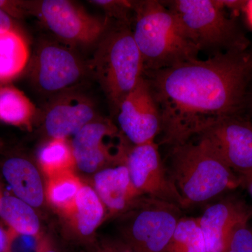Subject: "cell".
I'll list each match as a JSON object with an SVG mask.
<instances>
[{
  "mask_svg": "<svg viewBox=\"0 0 252 252\" xmlns=\"http://www.w3.org/2000/svg\"><path fill=\"white\" fill-rule=\"evenodd\" d=\"M160 117L162 143H185L221 119L243 114L252 49L233 50L144 72Z\"/></svg>",
  "mask_w": 252,
  "mask_h": 252,
  "instance_id": "obj_1",
  "label": "cell"
},
{
  "mask_svg": "<svg viewBox=\"0 0 252 252\" xmlns=\"http://www.w3.org/2000/svg\"><path fill=\"white\" fill-rule=\"evenodd\" d=\"M132 32L143 61L144 72L198 59V47L162 1H135Z\"/></svg>",
  "mask_w": 252,
  "mask_h": 252,
  "instance_id": "obj_2",
  "label": "cell"
},
{
  "mask_svg": "<svg viewBox=\"0 0 252 252\" xmlns=\"http://www.w3.org/2000/svg\"><path fill=\"white\" fill-rule=\"evenodd\" d=\"M170 160L167 172L185 208L209 201L241 185L240 176L202 139L173 146Z\"/></svg>",
  "mask_w": 252,
  "mask_h": 252,
  "instance_id": "obj_3",
  "label": "cell"
},
{
  "mask_svg": "<svg viewBox=\"0 0 252 252\" xmlns=\"http://www.w3.org/2000/svg\"><path fill=\"white\" fill-rule=\"evenodd\" d=\"M96 47L89 69L117 114L123 100L143 77L142 56L132 30L126 25L112 26Z\"/></svg>",
  "mask_w": 252,
  "mask_h": 252,
  "instance_id": "obj_4",
  "label": "cell"
},
{
  "mask_svg": "<svg viewBox=\"0 0 252 252\" xmlns=\"http://www.w3.org/2000/svg\"><path fill=\"white\" fill-rule=\"evenodd\" d=\"M178 18L199 51L226 52L250 47L235 18L218 0L162 1Z\"/></svg>",
  "mask_w": 252,
  "mask_h": 252,
  "instance_id": "obj_5",
  "label": "cell"
},
{
  "mask_svg": "<svg viewBox=\"0 0 252 252\" xmlns=\"http://www.w3.org/2000/svg\"><path fill=\"white\" fill-rule=\"evenodd\" d=\"M122 215V239L135 252H166L182 217L180 207L147 196Z\"/></svg>",
  "mask_w": 252,
  "mask_h": 252,
  "instance_id": "obj_6",
  "label": "cell"
},
{
  "mask_svg": "<svg viewBox=\"0 0 252 252\" xmlns=\"http://www.w3.org/2000/svg\"><path fill=\"white\" fill-rule=\"evenodd\" d=\"M28 9L38 14L49 31L61 41L72 46H97L112 26L109 18L89 14L67 0L28 2Z\"/></svg>",
  "mask_w": 252,
  "mask_h": 252,
  "instance_id": "obj_7",
  "label": "cell"
},
{
  "mask_svg": "<svg viewBox=\"0 0 252 252\" xmlns=\"http://www.w3.org/2000/svg\"><path fill=\"white\" fill-rule=\"evenodd\" d=\"M122 135L110 121L95 120L84 126L72 137L70 145L75 159L76 167L86 173H96L106 167L125 162L128 146L126 137L114 147L109 140Z\"/></svg>",
  "mask_w": 252,
  "mask_h": 252,
  "instance_id": "obj_8",
  "label": "cell"
},
{
  "mask_svg": "<svg viewBox=\"0 0 252 252\" xmlns=\"http://www.w3.org/2000/svg\"><path fill=\"white\" fill-rule=\"evenodd\" d=\"M125 163L132 183L142 195L185 208L155 141L129 147Z\"/></svg>",
  "mask_w": 252,
  "mask_h": 252,
  "instance_id": "obj_9",
  "label": "cell"
},
{
  "mask_svg": "<svg viewBox=\"0 0 252 252\" xmlns=\"http://www.w3.org/2000/svg\"><path fill=\"white\" fill-rule=\"evenodd\" d=\"M242 115L221 119L196 137L239 176L252 172V123Z\"/></svg>",
  "mask_w": 252,
  "mask_h": 252,
  "instance_id": "obj_10",
  "label": "cell"
},
{
  "mask_svg": "<svg viewBox=\"0 0 252 252\" xmlns=\"http://www.w3.org/2000/svg\"><path fill=\"white\" fill-rule=\"evenodd\" d=\"M117 114L121 132L134 145L155 141L160 133V113L144 76L123 100Z\"/></svg>",
  "mask_w": 252,
  "mask_h": 252,
  "instance_id": "obj_11",
  "label": "cell"
},
{
  "mask_svg": "<svg viewBox=\"0 0 252 252\" xmlns=\"http://www.w3.org/2000/svg\"><path fill=\"white\" fill-rule=\"evenodd\" d=\"M85 69L71 50L48 43L36 51L32 65V77L41 91L54 94L77 84Z\"/></svg>",
  "mask_w": 252,
  "mask_h": 252,
  "instance_id": "obj_12",
  "label": "cell"
},
{
  "mask_svg": "<svg viewBox=\"0 0 252 252\" xmlns=\"http://www.w3.org/2000/svg\"><path fill=\"white\" fill-rule=\"evenodd\" d=\"M93 188L109 217L124 215L144 196L132 183L125 162L96 172Z\"/></svg>",
  "mask_w": 252,
  "mask_h": 252,
  "instance_id": "obj_13",
  "label": "cell"
},
{
  "mask_svg": "<svg viewBox=\"0 0 252 252\" xmlns=\"http://www.w3.org/2000/svg\"><path fill=\"white\" fill-rule=\"evenodd\" d=\"M96 119L94 105L89 100L66 95L50 105L44 117V127L51 139L67 140Z\"/></svg>",
  "mask_w": 252,
  "mask_h": 252,
  "instance_id": "obj_14",
  "label": "cell"
},
{
  "mask_svg": "<svg viewBox=\"0 0 252 252\" xmlns=\"http://www.w3.org/2000/svg\"><path fill=\"white\" fill-rule=\"evenodd\" d=\"M252 212L243 203L234 200H223L207 207L196 218L209 252H223L225 238L240 220H250Z\"/></svg>",
  "mask_w": 252,
  "mask_h": 252,
  "instance_id": "obj_15",
  "label": "cell"
},
{
  "mask_svg": "<svg viewBox=\"0 0 252 252\" xmlns=\"http://www.w3.org/2000/svg\"><path fill=\"white\" fill-rule=\"evenodd\" d=\"M1 173L15 196L34 208L42 205L45 189L37 168L30 160L10 157L2 164Z\"/></svg>",
  "mask_w": 252,
  "mask_h": 252,
  "instance_id": "obj_16",
  "label": "cell"
},
{
  "mask_svg": "<svg viewBox=\"0 0 252 252\" xmlns=\"http://www.w3.org/2000/svg\"><path fill=\"white\" fill-rule=\"evenodd\" d=\"M107 217L104 204L91 186L84 184L79 191L74 210L67 220L73 236L78 241L92 243L94 232Z\"/></svg>",
  "mask_w": 252,
  "mask_h": 252,
  "instance_id": "obj_17",
  "label": "cell"
},
{
  "mask_svg": "<svg viewBox=\"0 0 252 252\" xmlns=\"http://www.w3.org/2000/svg\"><path fill=\"white\" fill-rule=\"evenodd\" d=\"M29 55L27 42L17 29L0 32V83L18 77L27 65Z\"/></svg>",
  "mask_w": 252,
  "mask_h": 252,
  "instance_id": "obj_18",
  "label": "cell"
},
{
  "mask_svg": "<svg viewBox=\"0 0 252 252\" xmlns=\"http://www.w3.org/2000/svg\"><path fill=\"white\" fill-rule=\"evenodd\" d=\"M35 114V106L24 93L14 86H0V121L30 128Z\"/></svg>",
  "mask_w": 252,
  "mask_h": 252,
  "instance_id": "obj_19",
  "label": "cell"
},
{
  "mask_svg": "<svg viewBox=\"0 0 252 252\" xmlns=\"http://www.w3.org/2000/svg\"><path fill=\"white\" fill-rule=\"evenodd\" d=\"M0 219L8 228L26 235L40 234V220L34 207L15 195H3Z\"/></svg>",
  "mask_w": 252,
  "mask_h": 252,
  "instance_id": "obj_20",
  "label": "cell"
},
{
  "mask_svg": "<svg viewBox=\"0 0 252 252\" xmlns=\"http://www.w3.org/2000/svg\"><path fill=\"white\" fill-rule=\"evenodd\" d=\"M84 184L74 171L47 179L45 197L61 216L67 219L75 206L78 195Z\"/></svg>",
  "mask_w": 252,
  "mask_h": 252,
  "instance_id": "obj_21",
  "label": "cell"
},
{
  "mask_svg": "<svg viewBox=\"0 0 252 252\" xmlns=\"http://www.w3.org/2000/svg\"><path fill=\"white\" fill-rule=\"evenodd\" d=\"M38 162L46 178L74 171L75 159L70 144L64 139H51L38 154Z\"/></svg>",
  "mask_w": 252,
  "mask_h": 252,
  "instance_id": "obj_22",
  "label": "cell"
},
{
  "mask_svg": "<svg viewBox=\"0 0 252 252\" xmlns=\"http://www.w3.org/2000/svg\"><path fill=\"white\" fill-rule=\"evenodd\" d=\"M166 252H209L196 218H181Z\"/></svg>",
  "mask_w": 252,
  "mask_h": 252,
  "instance_id": "obj_23",
  "label": "cell"
},
{
  "mask_svg": "<svg viewBox=\"0 0 252 252\" xmlns=\"http://www.w3.org/2000/svg\"><path fill=\"white\" fill-rule=\"evenodd\" d=\"M249 220H240L230 228L223 252H252V226Z\"/></svg>",
  "mask_w": 252,
  "mask_h": 252,
  "instance_id": "obj_24",
  "label": "cell"
},
{
  "mask_svg": "<svg viewBox=\"0 0 252 252\" xmlns=\"http://www.w3.org/2000/svg\"><path fill=\"white\" fill-rule=\"evenodd\" d=\"M94 5L99 6L105 11L106 17L115 19L118 24L129 26L131 15L135 13V1L125 0H97L91 1Z\"/></svg>",
  "mask_w": 252,
  "mask_h": 252,
  "instance_id": "obj_25",
  "label": "cell"
},
{
  "mask_svg": "<svg viewBox=\"0 0 252 252\" xmlns=\"http://www.w3.org/2000/svg\"><path fill=\"white\" fill-rule=\"evenodd\" d=\"M7 250L6 252H38L44 236L26 235L18 233L7 228Z\"/></svg>",
  "mask_w": 252,
  "mask_h": 252,
  "instance_id": "obj_26",
  "label": "cell"
},
{
  "mask_svg": "<svg viewBox=\"0 0 252 252\" xmlns=\"http://www.w3.org/2000/svg\"><path fill=\"white\" fill-rule=\"evenodd\" d=\"M91 245L89 252H135L122 238L101 239Z\"/></svg>",
  "mask_w": 252,
  "mask_h": 252,
  "instance_id": "obj_27",
  "label": "cell"
},
{
  "mask_svg": "<svg viewBox=\"0 0 252 252\" xmlns=\"http://www.w3.org/2000/svg\"><path fill=\"white\" fill-rule=\"evenodd\" d=\"M0 9L12 18H22L28 11V2L11 0H0Z\"/></svg>",
  "mask_w": 252,
  "mask_h": 252,
  "instance_id": "obj_28",
  "label": "cell"
},
{
  "mask_svg": "<svg viewBox=\"0 0 252 252\" xmlns=\"http://www.w3.org/2000/svg\"><path fill=\"white\" fill-rule=\"evenodd\" d=\"M17 29L14 21V18L0 9V32H1Z\"/></svg>",
  "mask_w": 252,
  "mask_h": 252,
  "instance_id": "obj_29",
  "label": "cell"
},
{
  "mask_svg": "<svg viewBox=\"0 0 252 252\" xmlns=\"http://www.w3.org/2000/svg\"><path fill=\"white\" fill-rule=\"evenodd\" d=\"M243 112H246L247 118L252 123V80L249 87Z\"/></svg>",
  "mask_w": 252,
  "mask_h": 252,
  "instance_id": "obj_30",
  "label": "cell"
},
{
  "mask_svg": "<svg viewBox=\"0 0 252 252\" xmlns=\"http://www.w3.org/2000/svg\"><path fill=\"white\" fill-rule=\"evenodd\" d=\"M38 252H60L54 243L45 236Z\"/></svg>",
  "mask_w": 252,
  "mask_h": 252,
  "instance_id": "obj_31",
  "label": "cell"
},
{
  "mask_svg": "<svg viewBox=\"0 0 252 252\" xmlns=\"http://www.w3.org/2000/svg\"><path fill=\"white\" fill-rule=\"evenodd\" d=\"M7 228L0 223V252H6L7 250Z\"/></svg>",
  "mask_w": 252,
  "mask_h": 252,
  "instance_id": "obj_32",
  "label": "cell"
},
{
  "mask_svg": "<svg viewBox=\"0 0 252 252\" xmlns=\"http://www.w3.org/2000/svg\"><path fill=\"white\" fill-rule=\"evenodd\" d=\"M240 177L241 179V185L245 186L248 189L249 193L252 198V172L240 175Z\"/></svg>",
  "mask_w": 252,
  "mask_h": 252,
  "instance_id": "obj_33",
  "label": "cell"
},
{
  "mask_svg": "<svg viewBox=\"0 0 252 252\" xmlns=\"http://www.w3.org/2000/svg\"><path fill=\"white\" fill-rule=\"evenodd\" d=\"M243 11L245 15V17H246L249 24L252 28V0L245 1Z\"/></svg>",
  "mask_w": 252,
  "mask_h": 252,
  "instance_id": "obj_34",
  "label": "cell"
},
{
  "mask_svg": "<svg viewBox=\"0 0 252 252\" xmlns=\"http://www.w3.org/2000/svg\"><path fill=\"white\" fill-rule=\"evenodd\" d=\"M3 195H3L2 193H1V189H0V200H1V198H2Z\"/></svg>",
  "mask_w": 252,
  "mask_h": 252,
  "instance_id": "obj_35",
  "label": "cell"
},
{
  "mask_svg": "<svg viewBox=\"0 0 252 252\" xmlns=\"http://www.w3.org/2000/svg\"><path fill=\"white\" fill-rule=\"evenodd\" d=\"M1 145H2V144H1V142H0V150H1Z\"/></svg>",
  "mask_w": 252,
  "mask_h": 252,
  "instance_id": "obj_36",
  "label": "cell"
},
{
  "mask_svg": "<svg viewBox=\"0 0 252 252\" xmlns=\"http://www.w3.org/2000/svg\"><path fill=\"white\" fill-rule=\"evenodd\" d=\"M0 86H1V83H0Z\"/></svg>",
  "mask_w": 252,
  "mask_h": 252,
  "instance_id": "obj_37",
  "label": "cell"
}]
</instances>
